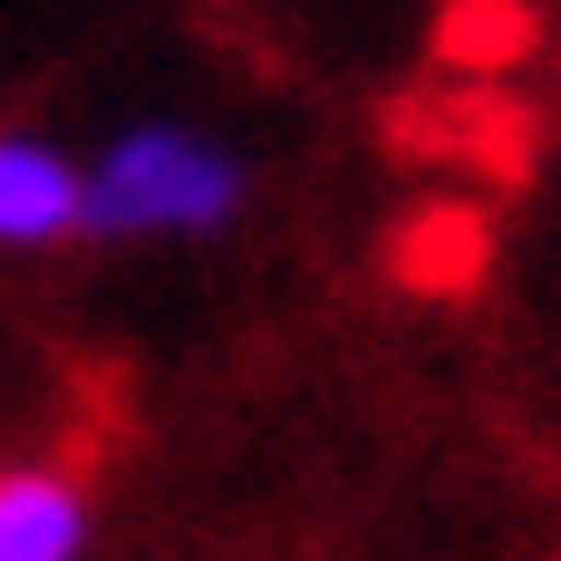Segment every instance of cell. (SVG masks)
<instances>
[{
  "mask_svg": "<svg viewBox=\"0 0 561 561\" xmlns=\"http://www.w3.org/2000/svg\"><path fill=\"white\" fill-rule=\"evenodd\" d=\"M533 39H542L533 0H446V10H436V58L465 68V78H504V68H523Z\"/></svg>",
  "mask_w": 561,
  "mask_h": 561,
  "instance_id": "cell-5",
  "label": "cell"
},
{
  "mask_svg": "<svg viewBox=\"0 0 561 561\" xmlns=\"http://www.w3.org/2000/svg\"><path fill=\"white\" fill-rule=\"evenodd\" d=\"M88 214V156L30 126H0V252H58Z\"/></svg>",
  "mask_w": 561,
  "mask_h": 561,
  "instance_id": "cell-2",
  "label": "cell"
},
{
  "mask_svg": "<svg viewBox=\"0 0 561 561\" xmlns=\"http://www.w3.org/2000/svg\"><path fill=\"white\" fill-rule=\"evenodd\" d=\"M98 513L58 465H0V561H88Z\"/></svg>",
  "mask_w": 561,
  "mask_h": 561,
  "instance_id": "cell-4",
  "label": "cell"
},
{
  "mask_svg": "<svg viewBox=\"0 0 561 561\" xmlns=\"http://www.w3.org/2000/svg\"><path fill=\"white\" fill-rule=\"evenodd\" d=\"M484 272H494V224L474 204H416L388 232V280L407 300H465Z\"/></svg>",
  "mask_w": 561,
  "mask_h": 561,
  "instance_id": "cell-3",
  "label": "cell"
},
{
  "mask_svg": "<svg viewBox=\"0 0 561 561\" xmlns=\"http://www.w3.org/2000/svg\"><path fill=\"white\" fill-rule=\"evenodd\" d=\"M252 204V156L184 126V116H136L88 156V214L78 242H224Z\"/></svg>",
  "mask_w": 561,
  "mask_h": 561,
  "instance_id": "cell-1",
  "label": "cell"
}]
</instances>
